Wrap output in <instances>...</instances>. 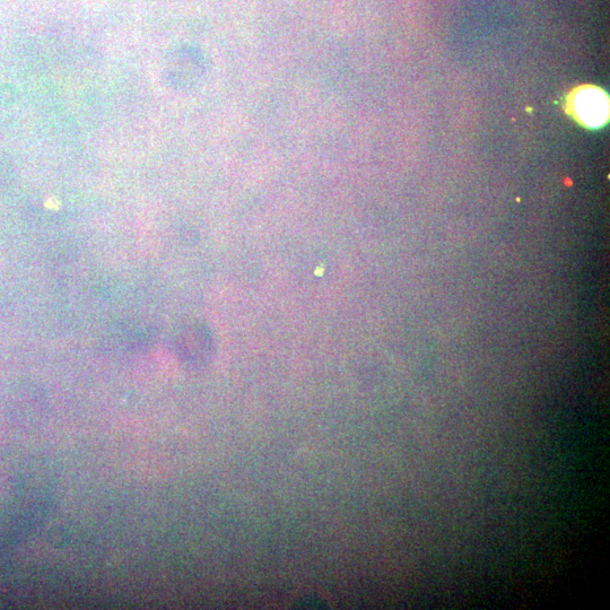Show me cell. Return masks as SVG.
Segmentation results:
<instances>
[{
  "instance_id": "6da1fadb",
  "label": "cell",
  "mask_w": 610,
  "mask_h": 610,
  "mask_svg": "<svg viewBox=\"0 0 610 610\" xmlns=\"http://www.w3.org/2000/svg\"><path fill=\"white\" fill-rule=\"evenodd\" d=\"M571 110L581 124L592 128L603 126L609 113L607 95L596 87H585L573 95Z\"/></svg>"
}]
</instances>
